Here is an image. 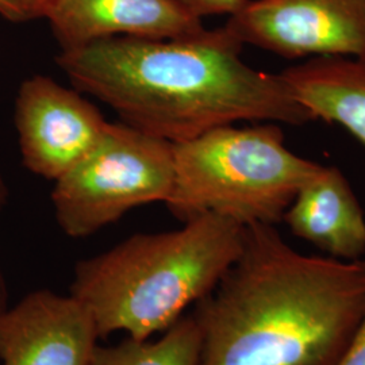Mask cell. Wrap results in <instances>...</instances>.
Instances as JSON below:
<instances>
[{
	"label": "cell",
	"mask_w": 365,
	"mask_h": 365,
	"mask_svg": "<svg viewBox=\"0 0 365 365\" xmlns=\"http://www.w3.org/2000/svg\"><path fill=\"white\" fill-rule=\"evenodd\" d=\"M242 48L221 26L185 38L98 39L61 51L56 61L78 91L110 106L123 123L172 144L245 120L314 122L282 73L245 64Z\"/></svg>",
	"instance_id": "cell-1"
},
{
	"label": "cell",
	"mask_w": 365,
	"mask_h": 365,
	"mask_svg": "<svg viewBox=\"0 0 365 365\" xmlns=\"http://www.w3.org/2000/svg\"><path fill=\"white\" fill-rule=\"evenodd\" d=\"M192 315L197 365H336L365 319V260L303 255L276 226L249 225Z\"/></svg>",
	"instance_id": "cell-2"
},
{
	"label": "cell",
	"mask_w": 365,
	"mask_h": 365,
	"mask_svg": "<svg viewBox=\"0 0 365 365\" xmlns=\"http://www.w3.org/2000/svg\"><path fill=\"white\" fill-rule=\"evenodd\" d=\"M245 226L205 214L172 232L134 235L78 261L71 297L91 314L99 339H148L207 297L240 257Z\"/></svg>",
	"instance_id": "cell-3"
},
{
	"label": "cell",
	"mask_w": 365,
	"mask_h": 365,
	"mask_svg": "<svg viewBox=\"0 0 365 365\" xmlns=\"http://www.w3.org/2000/svg\"><path fill=\"white\" fill-rule=\"evenodd\" d=\"M173 158L165 205L182 223L215 214L242 226H276L297 192L322 168L289 150L284 131L274 122L206 131L173 144Z\"/></svg>",
	"instance_id": "cell-4"
},
{
	"label": "cell",
	"mask_w": 365,
	"mask_h": 365,
	"mask_svg": "<svg viewBox=\"0 0 365 365\" xmlns=\"http://www.w3.org/2000/svg\"><path fill=\"white\" fill-rule=\"evenodd\" d=\"M173 178L172 143L107 122L91 150L54 182L56 220L72 238L95 235L134 207L165 203Z\"/></svg>",
	"instance_id": "cell-5"
},
{
	"label": "cell",
	"mask_w": 365,
	"mask_h": 365,
	"mask_svg": "<svg viewBox=\"0 0 365 365\" xmlns=\"http://www.w3.org/2000/svg\"><path fill=\"white\" fill-rule=\"evenodd\" d=\"M223 26L244 45L288 60L365 63V0H247Z\"/></svg>",
	"instance_id": "cell-6"
},
{
	"label": "cell",
	"mask_w": 365,
	"mask_h": 365,
	"mask_svg": "<svg viewBox=\"0 0 365 365\" xmlns=\"http://www.w3.org/2000/svg\"><path fill=\"white\" fill-rule=\"evenodd\" d=\"M107 120L78 91L46 76L24 81L15 102V126L24 164L56 182L86 156L105 131Z\"/></svg>",
	"instance_id": "cell-7"
},
{
	"label": "cell",
	"mask_w": 365,
	"mask_h": 365,
	"mask_svg": "<svg viewBox=\"0 0 365 365\" xmlns=\"http://www.w3.org/2000/svg\"><path fill=\"white\" fill-rule=\"evenodd\" d=\"M99 334L73 297L30 292L0 314L1 365H91Z\"/></svg>",
	"instance_id": "cell-8"
},
{
	"label": "cell",
	"mask_w": 365,
	"mask_h": 365,
	"mask_svg": "<svg viewBox=\"0 0 365 365\" xmlns=\"http://www.w3.org/2000/svg\"><path fill=\"white\" fill-rule=\"evenodd\" d=\"M43 18L61 51L110 37L185 38L205 30L179 0H52Z\"/></svg>",
	"instance_id": "cell-9"
},
{
	"label": "cell",
	"mask_w": 365,
	"mask_h": 365,
	"mask_svg": "<svg viewBox=\"0 0 365 365\" xmlns=\"http://www.w3.org/2000/svg\"><path fill=\"white\" fill-rule=\"evenodd\" d=\"M283 222L292 235L329 257L363 260L364 211L346 176L337 167L322 165L297 192Z\"/></svg>",
	"instance_id": "cell-10"
},
{
	"label": "cell",
	"mask_w": 365,
	"mask_h": 365,
	"mask_svg": "<svg viewBox=\"0 0 365 365\" xmlns=\"http://www.w3.org/2000/svg\"><path fill=\"white\" fill-rule=\"evenodd\" d=\"M314 120L349 131L365 146V63L313 57L280 72Z\"/></svg>",
	"instance_id": "cell-11"
},
{
	"label": "cell",
	"mask_w": 365,
	"mask_h": 365,
	"mask_svg": "<svg viewBox=\"0 0 365 365\" xmlns=\"http://www.w3.org/2000/svg\"><path fill=\"white\" fill-rule=\"evenodd\" d=\"M202 337L195 317H182L155 342L128 337L114 346L98 345L91 365H197Z\"/></svg>",
	"instance_id": "cell-12"
},
{
	"label": "cell",
	"mask_w": 365,
	"mask_h": 365,
	"mask_svg": "<svg viewBox=\"0 0 365 365\" xmlns=\"http://www.w3.org/2000/svg\"><path fill=\"white\" fill-rule=\"evenodd\" d=\"M191 13L202 18L212 15H227L238 11L247 0H179Z\"/></svg>",
	"instance_id": "cell-13"
},
{
	"label": "cell",
	"mask_w": 365,
	"mask_h": 365,
	"mask_svg": "<svg viewBox=\"0 0 365 365\" xmlns=\"http://www.w3.org/2000/svg\"><path fill=\"white\" fill-rule=\"evenodd\" d=\"M336 365H365V319Z\"/></svg>",
	"instance_id": "cell-14"
},
{
	"label": "cell",
	"mask_w": 365,
	"mask_h": 365,
	"mask_svg": "<svg viewBox=\"0 0 365 365\" xmlns=\"http://www.w3.org/2000/svg\"><path fill=\"white\" fill-rule=\"evenodd\" d=\"M0 15L13 22H25L36 18L25 0H0Z\"/></svg>",
	"instance_id": "cell-15"
},
{
	"label": "cell",
	"mask_w": 365,
	"mask_h": 365,
	"mask_svg": "<svg viewBox=\"0 0 365 365\" xmlns=\"http://www.w3.org/2000/svg\"><path fill=\"white\" fill-rule=\"evenodd\" d=\"M6 199H7V188H6V184L3 182V179L0 178V210L4 206ZM7 309H9V289L6 286V280L0 272V314Z\"/></svg>",
	"instance_id": "cell-16"
},
{
	"label": "cell",
	"mask_w": 365,
	"mask_h": 365,
	"mask_svg": "<svg viewBox=\"0 0 365 365\" xmlns=\"http://www.w3.org/2000/svg\"><path fill=\"white\" fill-rule=\"evenodd\" d=\"M51 1L52 0H25V3L30 7L36 18H43V13L46 7L51 4Z\"/></svg>",
	"instance_id": "cell-17"
}]
</instances>
